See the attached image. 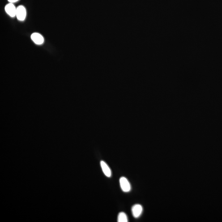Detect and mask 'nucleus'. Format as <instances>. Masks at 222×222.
Instances as JSON below:
<instances>
[{
  "mask_svg": "<svg viewBox=\"0 0 222 222\" xmlns=\"http://www.w3.org/2000/svg\"><path fill=\"white\" fill-rule=\"evenodd\" d=\"M31 38L35 43L38 45L42 44L44 43V38L41 34L38 33H33L31 36Z\"/></svg>",
  "mask_w": 222,
  "mask_h": 222,
  "instance_id": "39448f33",
  "label": "nucleus"
},
{
  "mask_svg": "<svg viewBox=\"0 0 222 222\" xmlns=\"http://www.w3.org/2000/svg\"><path fill=\"white\" fill-rule=\"evenodd\" d=\"M19 1V0H8L9 2H10V3H15L17 2V1Z\"/></svg>",
  "mask_w": 222,
  "mask_h": 222,
  "instance_id": "6e6552de",
  "label": "nucleus"
},
{
  "mask_svg": "<svg viewBox=\"0 0 222 222\" xmlns=\"http://www.w3.org/2000/svg\"><path fill=\"white\" fill-rule=\"evenodd\" d=\"M120 186L124 192H129L131 190V185L127 179L125 177L120 178L119 180Z\"/></svg>",
  "mask_w": 222,
  "mask_h": 222,
  "instance_id": "f257e3e1",
  "label": "nucleus"
},
{
  "mask_svg": "<svg viewBox=\"0 0 222 222\" xmlns=\"http://www.w3.org/2000/svg\"><path fill=\"white\" fill-rule=\"evenodd\" d=\"M5 11L10 17L13 18L16 16L17 8L12 3L8 4L5 8Z\"/></svg>",
  "mask_w": 222,
  "mask_h": 222,
  "instance_id": "7ed1b4c3",
  "label": "nucleus"
},
{
  "mask_svg": "<svg viewBox=\"0 0 222 222\" xmlns=\"http://www.w3.org/2000/svg\"><path fill=\"white\" fill-rule=\"evenodd\" d=\"M142 211H143V208L140 204L134 205L132 208V213L134 218H139L142 214Z\"/></svg>",
  "mask_w": 222,
  "mask_h": 222,
  "instance_id": "20e7f679",
  "label": "nucleus"
},
{
  "mask_svg": "<svg viewBox=\"0 0 222 222\" xmlns=\"http://www.w3.org/2000/svg\"><path fill=\"white\" fill-rule=\"evenodd\" d=\"M117 221L118 222H128V217L126 214L123 212L120 213L118 215V221Z\"/></svg>",
  "mask_w": 222,
  "mask_h": 222,
  "instance_id": "0eeeda50",
  "label": "nucleus"
},
{
  "mask_svg": "<svg viewBox=\"0 0 222 222\" xmlns=\"http://www.w3.org/2000/svg\"><path fill=\"white\" fill-rule=\"evenodd\" d=\"M27 12L24 6H20L17 8L16 17L18 20L23 21L25 19Z\"/></svg>",
  "mask_w": 222,
  "mask_h": 222,
  "instance_id": "f03ea898",
  "label": "nucleus"
},
{
  "mask_svg": "<svg viewBox=\"0 0 222 222\" xmlns=\"http://www.w3.org/2000/svg\"><path fill=\"white\" fill-rule=\"evenodd\" d=\"M100 165L104 175L107 177H110L112 176V172L107 163L104 161H101L100 162Z\"/></svg>",
  "mask_w": 222,
  "mask_h": 222,
  "instance_id": "423d86ee",
  "label": "nucleus"
}]
</instances>
